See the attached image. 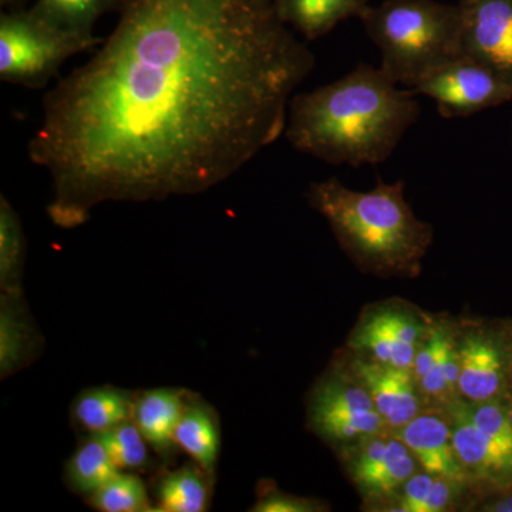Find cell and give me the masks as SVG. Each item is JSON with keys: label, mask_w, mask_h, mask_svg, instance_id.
<instances>
[{"label": "cell", "mask_w": 512, "mask_h": 512, "mask_svg": "<svg viewBox=\"0 0 512 512\" xmlns=\"http://www.w3.org/2000/svg\"><path fill=\"white\" fill-rule=\"evenodd\" d=\"M116 28L42 100L29 158L49 217L201 194L285 134L315 55L274 0H121Z\"/></svg>", "instance_id": "1"}, {"label": "cell", "mask_w": 512, "mask_h": 512, "mask_svg": "<svg viewBox=\"0 0 512 512\" xmlns=\"http://www.w3.org/2000/svg\"><path fill=\"white\" fill-rule=\"evenodd\" d=\"M420 117L412 90H402L380 67L357 64L335 82L296 94L285 137L299 153L332 165L389 160Z\"/></svg>", "instance_id": "2"}, {"label": "cell", "mask_w": 512, "mask_h": 512, "mask_svg": "<svg viewBox=\"0 0 512 512\" xmlns=\"http://www.w3.org/2000/svg\"><path fill=\"white\" fill-rule=\"evenodd\" d=\"M308 201L360 268L380 275L419 272L433 228L414 215L403 181L379 180L373 190L355 191L329 178L309 185Z\"/></svg>", "instance_id": "3"}, {"label": "cell", "mask_w": 512, "mask_h": 512, "mask_svg": "<svg viewBox=\"0 0 512 512\" xmlns=\"http://www.w3.org/2000/svg\"><path fill=\"white\" fill-rule=\"evenodd\" d=\"M362 20L379 49L380 69L393 83L416 87L444 64L463 56L461 12L437 0H383Z\"/></svg>", "instance_id": "4"}, {"label": "cell", "mask_w": 512, "mask_h": 512, "mask_svg": "<svg viewBox=\"0 0 512 512\" xmlns=\"http://www.w3.org/2000/svg\"><path fill=\"white\" fill-rule=\"evenodd\" d=\"M99 37L64 32L36 18L30 10L0 16V79L26 89H42L67 59L100 45Z\"/></svg>", "instance_id": "5"}, {"label": "cell", "mask_w": 512, "mask_h": 512, "mask_svg": "<svg viewBox=\"0 0 512 512\" xmlns=\"http://www.w3.org/2000/svg\"><path fill=\"white\" fill-rule=\"evenodd\" d=\"M410 90L434 100L444 119H466L512 101L511 80L467 56L444 64Z\"/></svg>", "instance_id": "6"}, {"label": "cell", "mask_w": 512, "mask_h": 512, "mask_svg": "<svg viewBox=\"0 0 512 512\" xmlns=\"http://www.w3.org/2000/svg\"><path fill=\"white\" fill-rule=\"evenodd\" d=\"M309 421L315 433L336 443L366 439L386 427L365 387L339 376L316 384L309 402Z\"/></svg>", "instance_id": "7"}, {"label": "cell", "mask_w": 512, "mask_h": 512, "mask_svg": "<svg viewBox=\"0 0 512 512\" xmlns=\"http://www.w3.org/2000/svg\"><path fill=\"white\" fill-rule=\"evenodd\" d=\"M461 52L512 82V0H460Z\"/></svg>", "instance_id": "8"}, {"label": "cell", "mask_w": 512, "mask_h": 512, "mask_svg": "<svg viewBox=\"0 0 512 512\" xmlns=\"http://www.w3.org/2000/svg\"><path fill=\"white\" fill-rule=\"evenodd\" d=\"M429 330L416 316L394 308H382L365 316L350 339L352 349L369 353L384 365L412 372L414 359Z\"/></svg>", "instance_id": "9"}, {"label": "cell", "mask_w": 512, "mask_h": 512, "mask_svg": "<svg viewBox=\"0 0 512 512\" xmlns=\"http://www.w3.org/2000/svg\"><path fill=\"white\" fill-rule=\"evenodd\" d=\"M416 458L399 437L379 433L360 440L350 476L362 493L386 497L416 473Z\"/></svg>", "instance_id": "10"}, {"label": "cell", "mask_w": 512, "mask_h": 512, "mask_svg": "<svg viewBox=\"0 0 512 512\" xmlns=\"http://www.w3.org/2000/svg\"><path fill=\"white\" fill-rule=\"evenodd\" d=\"M353 373L369 392L386 426L402 429L420 414V392L410 370L373 360H356Z\"/></svg>", "instance_id": "11"}, {"label": "cell", "mask_w": 512, "mask_h": 512, "mask_svg": "<svg viewBox=\"0 0 512 512\" xmlns=\"http://www.w3.org/2000/svg\"><path fill=\"white\" fill-rule=\"evenodd\" d=\"M458 393L470 403L498 399L505 384L503 346L483 332H468L457 342Z\"/></svg>", "instance_id": "12"}, {"label": "cell", "mask_w": 512, "mask_h": 512, "mask_svg": "<svg viewBox=\"0 0 512 512\" xmlns=\"http://www.w3.org/2000/svg\"><path fill=\"white\" fill-rule=\"evenodd\" d=\"M397 437L409 447L426 473L457 485L464 484L467 471L454 450L451 426L439 414H417L399 429Z\"/></svg>", "instance_id": "13"}, {"label": "cell", "mask_w": 512, "mask_h": 512, "mask_svg": "<svg viewBox=\"0 0 512 512\" xmlns=\"http://www.w3.org/2000/svg\"><path fill=\"white\" fill-rule=\"evenodd\" d=\"M42 352L37 330L22 292L0 296V376L15 375L35 362Z\"/></svg>", "instance_id": "14"}, {"label": "cell", "mask_w": 512, "mask_h": 512, "mask_svg": "<svg viewBox=\"0 0 512 512\" xmlns=\"http://www.w3.org/2000/svg\"><path fill=\"white\" fill-rule=\"evenodd\" d=\"M187 402V394L173 387H158L136 394L131 420L161 457H170L177 447L175 430Z\"/></svg>", "instance_id": "15"}, {"label": "cell", "mask_w": 512, "mask_h": 512, "mask_svg": "<svg viewBox=\"0 0 512 512\" xmlns=\"http://www.w3.org/2000/svg\"><path fill=\"white\" fill-rule=\"evenodd\" d=\"M453 416L454 450L464 470L494 480L512 476V453L478 429L466 407L457 409Z\"/></svg>", "instance_id": "16"}, {"label": "cell", "mask_w": 512, "mask_h": 512, "mask_svg": "<svg viewBox=\"0 0 512 512\" xmlns=\"http://www.w3.org/2000/svg\"><path fill=\"white\" fill-rule=\"evenodd\" d=\"M274 3L279 19L308 40L329 35L345 20L362 19L370 8L369 0H274Z\"/></svg>", "instance_id": "17"}, {"label": "cell", "mask_w": 512, "mask_h": 512, "mask_svg": "<svg viewBox=\"0 0 512 512\" xmlns=\"http://www.w3.org/2000/svg\"><path fill=\"white\" fill-rule=\"evenodd\" d=\"M175 444L214 477L221 450L218 414L200 399L188 400L175 430Z\"/></svg>", "instance_id": "18"}, {"label": "cell", "mask_w": 512, "mask_h": 512, "mask_svg": "<svg viewBox=\"0 0 512 512\" xmlns=\"http://www.w3.org/2000/svg\"><path fill=\"white\" fill-rule=\"evenodd\" d=\"M136 394L113 386L90 387L74 399L72 417L87 434H99L131 420Z\"/></svg>", "instance_id": "19"}, {"label": "cell", "mask_w": 512, "mask_h": 512, "mask_svg": "<svg viewBox=\"0 0 512 512\" xmlns=\"http://www.w3.org/2000/svg\"><path fill=\"white\" fill-rule=\"evenodd\" d=\"M212 476L197 463L184 464L164 474L156 488L157 511L204 512L210 510Z\"/></svg>", "instance_id": "20"}, {"label": "cell", "mask_w": 512, "mask_h": 512, "mask_svg": "<svg viewBox=\"0 0 512 512\" xmlns=\"http://www.w3.org/2000/svg\"><path fill=\"white\" fill-rule=\"evenodd\" d=\"M119 471L103 441L87 434L64 464V483L72 493L89 497Z\"/></svg>", "instance_id": "21"}, {"label": "cell", "mask_w": 512, "mask_h": 512, "mask_svg": "<svg viewBox=\"0 0 512 512\" xmlns=\"http://www.w3.org/2000/svg\"><path fill=\"white\" fill-rule=\"evenodd\" d=\"M121 0H36L30 12L47 25L84 37H94L97 20L119 10Z\"/></svg>", "instance_id": "22"}, {"label": "cell", "mask_w": 512, "mask_h": 512, "mask_svg": "<svg viewBox=\"0 0 512 512\" xmlns=\"http://www.w3.org/2000/svg\"><path fill=\"white\" fill-rule=\"evenodd\" d=\"M26 238L18 212L5 195L0 197V291L22 292Z\"/></svg>", "instance_id": "23"}, {"label": "cell", "mask_w": 512, "mask_h": 512, "mask_svg": "<svg viewBox=\"0 0 512 512\" xmlns=\"http://www.w3.org/2000/svg\"><path fill=\"white\" fill-rule=\"evenodd\" d=\"M87 504L100 512H153L156 505L151 503L144 481L136 474L119 471L96 493L87 497Z\"/></svg>", "instance_id": "24"}, {"label": "cell", "mask_w": 512, "mask_h": 512, "mask_svg": "<svg viewBox=\"0 0 512 512\" xmlns=\"http://www.w3.org/2000/svg\"><path fill=\"white\" fill-rule=\"evenodd\" d=\"M121 471L146 470L151 466L150 444L133 420L96 434Z\"/></svg>", "instance_id": "25"}, {"label": "cell", "mask_w": 512, "mask_h": 512, "mask_svg": "<svg viewBox=\"0 0 512 512\" xmlns=\"http://www.w3.org/2000/svg\"><path fill=\"white\" fill-rule=\"evenodd\" d=\"M458 366L457 342L453 335L447 332L443 340L439 355L434 360L426 376L417 382L421 396L434 402H450L458 393Z\"/></svg>", "instance_id": "26"}, {"label": "cell", "mask_w": 512, "mask_h": 512, "mask_svg": "<svg viewBox=\"0 0 512 512\" xmlns=\"http://www.w3.org/2000/svg\"><path fill=\"white\" fill-rule=\"evenodd\" d=\"M466 410L478 429L512 453V421L508 407L494 399L471 403Z\"/></svg>", "instance_id": "27"}, {"label": "cell", "mask_w": 512, "mask_h": 512, "mask_svg": "<svg viewBox=\"0 0 512 512\" xmlns=\"http://www.w3.org/2000/svg\"><path fill=\"white\" fill-rule=\"evenodd\" d=\"M434 478L436 477L431 476L426 471L424 473H414L400 488L402 493L399 495V503H397V508H394V511L424 512Z\"/></svg>", "instance_id": "28"}, {"label": "cell", "mask_w": 512, "mask_h": 512, "mask_svg": "<svg viewBox=\"0 0 512 512\" xmlns=\"http://www.w3.org/2000/svg\"><path fill=\"white\" fill-rule=\"evenodd\" d=\"M319 504L309 498L269 491L256 501L251 511L255 512H313L319 511Z\"/></svg>", "instance_id": "29"}, {"label": "cell", "mask_w": 512, "mask_h": 512, "mask_svg": "<svg viewBox=\"0 0 512 512\" xmlns=\"http://www.w3.org/2000/svg\"><path fill=\"white\" fill-rule=\"evenodd\" d=\"M457 484L444 478H434L429 498H427L426 510L424 512H440L450 507L451 501L456 497Z\"/></svg>", "instance_id": "30"}, {"label": "cell", "mask_w": 512, "mask_h": 512, "mask_svg": "<svg viewBox=\"0 0 512 512\" xmlns=\"http://www.w3.org/2000/svg\"><path fill=\"white\" fill-rule=\"evenodd\" d=\"M485 510L495 512H512V495H508V497L503 498V500L495 501L494 504L488 505Z\"/></svg>", "instance_id": "31"}, {"label": "cell", "mask_w": 512, "mask_h": 512, "mask_svg": "<svg viewBox=\"0 0 512 512\" xmlns=\"http://www.w3.org/2000/svg\"><path fill=\"white\" fill-rule=\"evenodd\" d=\"M0 5L8 10L25 9V0H0Z\"/></svg>", "instance_id": "32"}, {"label": "cell", "mask_w": 512, "mask_h": 512, "mask_svg": "<svg viewBox=\"0 0 512 512\" xmlns=\"http://www.w3.org/2000/svg\"><path fill=\"white\" fill-rule=\"evenodd\" d=\"M510 416H511V421H512V404H511V407H510Z\"/></svg>", "instance_id": "33"}]
</instances>
